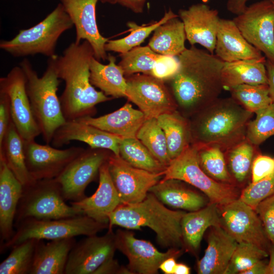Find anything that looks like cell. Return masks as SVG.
Returning <instances> with one entry per match:
<instances>
[{
	"label": "cell",
	"mask_w": 274,
	"mask_h": 274,
	"mask_svg": "<svg viewBox=\"0 0 274 274\" xmlns=\"http://www.w3.org/2000/svg\"><path fill=\"white\" fill-rule=\"evenodd\" d=\"M178 66L170 78L179 111L191 118L218 98L224 89V62L215 54L191 46L178 56Z\"/></svg>",
	"instance_id": "1"
},
{
	"label": "cell",
	"mask_w": 274,
	"mask_h": 274,
	"mask_svg": "<svg viewBox=\"0 0 274 274\" xmlns=\"http://www.w3.org/2000/svg\"><path fill=\"white\" fill-rule=\"evenodd\" d=\"M94 56L90 44L72 43L62 55L52 57L58 77L65 82L59 97L63 115L66 121L92 116L96 105L112 99L96 90L90 81V64Z\"/></svg>",
	"instance_id": "2"
},
{
	"label": "cell",
	"mask_w": 274,
	"mask_h": 274,
	"mask_svg": "<svg viewBox=\"0 0 274 274\" xmlns=\"http://www.w3.org/2000/svg\"><path fill=\"white\" fill-rule=\"evenodd\" d=\"M253 114L231 97L219 98L191 117V144L218 146L225 151L246 139Z\"/></svg>",
	"instance_id": "3"
},
{
	"label": "cell",
	"mask_w": 274,
	"mask_h": 274,
	"mask_svg": "<svg viewBox=\"0 0 274 274\" xmlns=\"http://www.w3.org/2000/svg\"><path fill=\"white\" fill-rule=\"evenodd\" d=\"M186 213L165 207L149 192L141 202L118 206L109 215L108 229L114 225L139 230L148 227L155 232L160 246L177 249L183 242L181 221Z\"/></svg>",
	"instance_id": "4"
},
{
	"label": "cell",
	"mask_w": 274,
	"mask_h": 274,
	"mask_svg": "<svg viewBox=\"0 0 274 274\" xmlns=\"http://www.w3.org/2000/svg\"><path fill=\"white\" fill-rule=\"evenodd\" d=\"M26 79V90L36 121L43 138L51 143L56 130L65 122L57 91L60 83L52 57L46 71L39 77L30 62L24 59L19 63Z\"/></svg>",
	"instance_id": "5"
},
{
	"label": "cell",
	"mask_w": 274,
	"mask_h": 274,
	"mask_svg": "<svg viewBox=\"0 0 274 274\" xmlns=\"http://www.w3.org/2000/svg\"><path fill=\"white\" fill-rule=\"evenodd\" d=\"M74 24L62 4L42 21L21 29L10 40H2L0 48L15 57L41 54L49 57L55 55L57 42L61 35Z\"/></svg>",
	"instance_id": "6"
},
{
	"label": "cell",
	"mask_w": 274,
	"mask_h": 274,
	"mask_svg": "<svg viewBox=\"0 0 274 274\" xmlns=\"http://www.w3.org/2000/svg\"><path fill=\"white\" fill-rule=\"evenodd\" d=\"M65 201L61 186L55 178L33 180L23 186L14 227L27 219L52 220L83 215Z\"/></svg>",
	"instance_id": "7"
},
{
	"label": "cell",
	"mask_w": 274,
	"mask_h": 274,
	"mask_svg": "<svg viewBox=\"0 0 274 274\" xmlns=\"http://www.w3.org/2000/svg\"><path fill=\"white\" fill-rule=\"evenodd\" d=\"M108 226L84 215L52 220L27 219L15 227V233L9 241L1 244V252L29 239L53 241L89 236Z\"/></svg>",
	"instance_id": "8"
},
{
	"label": "cell",
	"mask_w": 274,
	"mask_h": 274,
	"mask_svg": "<svg viewBox=\"0 0 274 274\" xmlns=\"http://www.w3.org/2000/svg\"><path fill=\"white\" fill-rule=\"evenodd\" d=\"M197 152V146L191 144L166 166L162 180L176 179L187 183L202 192L210 202L218 206L239 198L237 186L218 182L202 169Z\"/></svg>",
	"instance_id": "9"
},
{
	"label": "cell",
	"mask_w": 274,
	"mask_h": 274,
	"mask_svg": "<svg viewBox=\"0 0 274 274\" xmlns=\"http://www.w3.org/2000/svg\"><path fill=\"white\" fill-rule=\"evenodd\" d=\"M218 207L221 226L237 243L252 244L268 253L271 243L255 209L239 198Z\"/></svg>",
	"instance_id": "10"
},
{
	"label": "cell",
	"mask_w": 274,
	"mask_h": 274,
	"mask_svg": "<svg viewBox=\"0 0 274 274\" xmlns=\"http://www.w3.org/2000/svg\"><path fill=\"white\" fill-rule=\"evenodd\" d=\"M111 151L100 148L84 149L55 179L60 184L65 200L77 201L86 197L85 190L95 180Z\"/></svg>",
	"instance_id": "11"
},
{
	"label": "cell",
	"mask_w": 274,
	"mask_h": 274,
	"mask_svg": "<svg viewBox=\"0 0 274 274\" xmlns=\"http://www.w3.org/2000/svg\"><path fill=\"white\" fill-rule=\"evenodd\" d=\"M126 79V97L138 106L146 119L178 110L175 99L163 80L147 74H134Z\"/></svg>",
	"instance_id": "12"
},
{
	"label": "cell",
	"mask_w": 274,
	"mask_h": 274,
	"mask_svg": "<svg viewBox=\"0 0 274 274\" xmlns=\"http://www.w3.org/2000/svg\"><path fill=\"white\" fill-rule=\"evenodd\" d=\"M232 20L246 40L274 63V6L270 0L247 6Z\"/></svg>",
	"instance_id": "13"
},
{
	"label": "cell",
	"mask_w": 274,
	"mask_h": 274,
	"mask_svg": "<svg viewBox=\"0 0 274 274\" xmlns=\"http://www.w3.org/2000/svg\"><path fill=\"white\" fill-rule=\"evenodd\" d=\"M0 91L9 96L12 121L23 140H35L41 131L31 110L25 75L20 66L14 67L7 76L1 78Z\"/></svg>",
	"instance_id": "14"
},
{
	"label": "cell",
	"mask_w": 274,
	"mask_h": 274,
	"mask_svg": "<svg viewBox=\"0 0 274 274\" xmlns=\"http://www.w3.org/2000/svg\"><path fill=\"white\" fill-rule=\"evenodd\" d=\"M107 163L121 203L141 202L164 175V173H154L133 166L120 156H116L113 153Z\"/></svg>",
	"instance_id": "15"
},
{
	"label": "cell",
	"mask_w": 274,
	"mask_h": 274,
	"mask_svg": "<svg viewBox=\"0 0 274 274\" xmlns=\"http://www.w3.org/2000/svg\"><path fill=\"white\" fill-rule=\"evenodd\" d=\"M116 249L112 229L102 236H87L71 249L64 274H94L102 264L114 258Z\"/></svg>",
	"instance_id": "16"
},
{
	"label": "cell",
	"mask_w": 274,
	"mask_h": 274,
	"mask_svg": "<svg viewBox=\"0 0 274 274\" xmlns=\"http://www.w3.org/2000/svg\"><path fill=\"white\" fill-rule=\"evenodd\" d=\"M23 144L26 167L33 180L57 178L84 149L71 147L61 150L35 140H23Z\"/></svg>",
	"instance_id": "17"
},
{
	"label": "cell",
	"mask_w": 274,
	"mask_h": 274,
	"mask_svg": "<svg viewBox=\"0 0 274 274\" xmlns=\"http://www.w3.org/2000/svg\"><path fill=\"white\" fill-rule=\"evenodd\" d=\"M115 235L117 249L128 259L129 273H157L164 260L181 255V251L176 248L161 252L150 242L135 238L132 232L118 230Z\"/></svg>",
	"instance_id": "18"
},
{
	"label": "cell",
	"mask_w": 274,
	"mask_h": 274,
	"mask_svg": "<svg viewBox=\"0 0 274 274\" xmlns=\"http://www.w3.org/2000/svg\"><path fill=\"white\" fill-rule=\"evenodd\" d=\"M65 11L76 28L75 42L87 41L91 46L94 57L106 60L108 55L105 49L109 39L104 37L97 27L96 6L98 0H61Z\"/></svg>",
	"instance_id": "19"
},
{
	"label": "cell",
	"mask_w": 274,
	"mask_h": 274,
	"mask_svg": "<svg viewBox=\"0 0 274 274\" xmlns=\"http://www.w3.org/2000/svg\"><path fill=\"white\" fill-rule=\"evenodd\" d=\"M179 17L184 25L186 40L191 46L198 44L214 54L220 18L217 10L199 3L181 9Z\"/></svg>",
	"instance_id": "20"
},
{
	"label": "cell",
	"mask_w": 274,
	"mask_h": 274,
	"mask_svg": "<svg viewBox=\"0 0 274 274\" xmlns=\"http://www.w3.org/2000/svg\"><path fill=\"white\" fill-rule=\"evenodd\" d=\"M107 161L100 168L99 184L94 193L80 200L71 201L70 204L83 215L109 224L110 214L121 201L110 174Z\"/></svg>",
	"instance_id": "21"
},
{
	"label": "cell",
	"mask_w": 274,
	"mask_h": 274,
	"mask_svg": "<svg viewBox=\"0 0 274 274\" xmlns=\"http://www.w3.org/2000/svg\"><path fill=\"white\" fill-rule=\"evenodd\" d=\"M123 138L104 131L80 121L67 120L55 132L51 144L56 148L77 141L87 144L91 148L111 151L116 156L119 154V144Z\"/></svg>",
	"instance_id": "22"
},
{
	"label": "cell",
	"mask_w": 274,
	"mask_h": 274,
	"mask_svg": "<svg viewBox=\"0 0 274 274\" xmlns=\"http://www.w3.org/2000/svg\"><path fill=\"white\" fill-rule=\"evenodd\" d=\"M214 53L224 62L265 57L246 40L233 20L223 18L220 19Z\"/></svg>",
	"instance_id": "23"
},
{
	"label": "cell",
	"mask_w": 274,
	"mask_h": 274,
	"mask_svg": "<svg viewBox=\"0 0 274 274\" xmlns=\"http://www.w3.org/2000/svg\"><path fill=\"white\" fill-rule=\"evenodd\" d=\"M23 185L0 159V235L1 244L15 233V217Z\"/></svg>",
	"instance_id": "24"
},
{
	"label": "cell",
	"mask_w": 274,
	"mask_h": 274,
	"mask_svg": "<svg viewBox=\"0 0 274 274\" xmlns=\"http://www.w3.org/2000/svg\"><path fill=\"white\" fill-rule=\"evenodd\" d=\"M237 244L221 226L210 227L207 248L197 262V273L225 274Z\"/></svg>",
	"instance_id": "25"
},
{
	"label": "cell",
	"mask_w": 274,
	"mask_h": 274,
	"mask_svg": "<svg viewBox=\"0 0 274 274\" xmlns=\"http://www.w3.org/2000/svg\"><path fill=\"white\" fill-rule=\"evenodd\" d=\"M146 119L143 113L126 103L118 110L98 117L86 116L77 120L96 127L123 139L136 138V134Z\"/></svg>",
	"instance_id": "26"
},
{
	"label": "cell",
	"mask_w": 274,
	"mask_h": 274,
	"mask_svg": "<svg viewBox=\"0 0 274 274\" xmlns=\"http://www.w3.org/2000/svg\"><path fill=\"white\" fill-rule=\"evenodd\" d=\"M74 237L50 241L37 239L30 274H64Z\"/></svg>",
	"instance_id": "27"
},
{
	"label": "cell",
	"mask_w": 274,
	"mask_h": 274,
	"mask_svg": "<svg viewBox=\"0 0 274 274\" xmlns=\"http://www.w3.org/2000/svg\"><path fill=\"white\" fill-rule=\"evenodd\" d=\"M182 182L176 179L161 180L149 192L168 206L190 212L199 210L208 204L203 196L186 187Z\"/></svg>",
	"instance_id": "28"
},
{
	"label": "cell",
	"mask_w": 274,
	"mask_h": 274,
	"mask_svg": "<svg viewBox=\"0 0 274 274\" xmlns=\"http://www.w3.org/2000/svg\"><path fill=\"white\" fill-rule=\"evenodd\" d=\"M265 58L224 62L221 71L223 88L229 90L242 84H267Z\"/></svg>",
	"instance_id": "29"
},
{
	"label": "cell",
	"mask_w": 274,
	"mask_h": 274,
	"mask_svg": "<svg viewBox=\"0 0 274 274\" xmlns=\"http://www.w3.org/2000/svg\"><path fill=\"white\" fill-rule=\"evenodd\" d=\"M108 64H103L94 56L90 64L91 84L100 89L106 95L112 98L126 97V79L122 69L116 64V58L109 54Z\"/></svg>",
	"instance_id": "30"
},
{
	"label": "cell",
	"mask_w": 274,
	"mask_h": 274,
	"mask_svg": "<svg viewBox=\"0 0 274 274\" xmlns=\"http://www.w3.org/2000/svg\"><path fill=\"white\" fill-rule=\"evenodd\" d=\"M218 205L210 202L202 209L186 213L181 221L183 241L193 251L197 250L206 230L221 226Z\"/></svg>",
	"instance_id": "31"
},
{
	"label": "cell",
	"mask_w": 274,
	"mask_h": 274,
	"mask_svg": "<svg viewBox=\"0 0 274 274\" xmlns=\"http://www.w3.org/2000/svg\"><path fill=\"white\" fill-rule=\"evenodd\" d=\"M178 17L168 20L154 30L148 43L153 51L163 56L175 57L186 49L184 25Z\"/></svg>",
	"instance_id": "32"
},
{
	"label": "cell",
	"mask_w": 274,
	"mask_h": 274,
	"mask_svg": "<svg viewBox=\"0 0 274 274\" xmlns=\"http://www.w3.org/2000/svg\"><path fill=\"white\" fill-rule=\"evenodd\" d=\"M157 119L165 134L168 154L172 160L191 144L189 119L178 110L161 115Z\"/></svg>",
	"instance_id": "33"
},
{
	"label": "cell",
	"mask_w": 274,
	"mask_h": 274,
	"mask_svg": "<svg viewBox=\"0 0 274 274\" xmlns=\"http://www.w3.org/2000/svg\"><path fill=\"white\" fill-rule=\"evenodd\" d=\"M0 159L23 186L33 181L25 163L23 140L12 120L0 144Z\"/></svg>",
	"instance_id": "34"
},
{
	"label": "cell",
	"mask_w": 274,
	"mask_h": 274,
	"mask_svg": "<svg viewBox=\"0 0 274 274\" xmlns=\"http://www.w3.org/2000/svg\"><path fill=\"white\" fill-rule=\"evenodd\" d=\"M259 153V146L246 138L224 151L228 171L237 186L248 180L253 160Z\"/></svg>",
	"instance_id": "35"
},
{
	"label": "cell",
	"mask_w": 274,
	"mask_h": 274,
	"mask_svg": "<svg viewBox=\"0 0 274 274\" xmlns=\"http://www.w3.org/2000/svg\"><path fill=\"white\" fill-rule=\"evenodd\" d=\"M120 56L121 59L118 64L127 77L136 73L155 77L161 64L170 57L155 52L148 46L135 47Z\"/></svg>",
	"instance_id": "36"
},
{
	"label": "cell",
	"mask_w": 274,
	"mask_h": 274,
	"mask_svg": "<svg viewBox=\"0 0 274 274\" xmlns=\"http://www.w3.org/2000/svg\"><path fill=\"white\" fill-rule=\"evenodd\" d=\"M119 154L133 166L152 173H164L166 167L136 138L122 139L119 144Z\"/></svg>",
	"instance_id": "37"
},
{
	"label": "cell",
	"mask_w": 274,
	"mask_h": 274,
	"mask_svg": "<svg viewBox=\"0 0 274 274\" xmlns=\"http://www.w3.org/2000/svg\"><path fill=\"white\" fill-rule=\"evenodd\" d=\"M179 17L171 10L166 12L159 21L148 24L139 25L134 22H128L127 26L130 32L127 36L117 40H109L105 45V50L124 53L139 46L161 24L168 20Z\"/></svg>",
	"instance_id": "38"
},
{
	"label": "cell",
	"mask_w": 274,
	"mask_h": 274,
	"mask_svg": "<svg viewBox=\"0 0 274 274\" xmlns=\"http://www.w3.org/2000/svg\"><path fill=\"white\" fill-rule=\"evenodd\" d=\"M196 145L198 162L202 169L218 182L236 186L228 171L224 151L218 146Z\"/></svg>",
	"instance_id": "39"
},
{
	"label": "cell",
	"mask_w": 274,
	"mask_h": 274,
	"mask_svg": "<svg viewBox=\"0 0 274 274\" xmlns=\"http://www.w3.org/2000/svg\"><path fill=\"white\" fill-rule=\"evenodd\" d=\"M136 138L161 164L167 166L172 161L165 134L157 119H146L139 129Z\"/></svg>",
	"instance_id": "40"
},
{
	"label": "cell",
	"mask_w": 274,
	"mask_h": 274,
	"mask_svg": "<svg viewBox=\"0 0 274 274\" xmlns=\"http://www.w3.org/2000/svg\"><path fill=\"white\" fill-rule=\"evenodd\" d=\"M229 90L234 100L253 113L273 102L268 84H242L233 87Z\"/></svg>",
	"instance_id": "41"
},
{
	"label": "cell",
	"mask_w": 274,
	"mask_h": 274,
	"mask_svg": "<svg viewBox=\"0 0 274 274\" xmlns=\"http://www.w3.org/2000/svg\"><path fill=\"white\" fill-rule=\"evenodd\" d=\"M37 241L29 239L13 247L0 264V274H30Z\"/></svg>",
	"instance_id": "42"
},
{
	"label": "cell",
	"mask_w": 274,
	"mask_h": 274,
	"mask_svg": "<svg viewBox=\"0 0 274 274\" xmlns=\"http://www.w3.org/2000/svg\"><path fill=\"white\" fill-rule=\"evenodd\" d=\"M255 114V118L247 125L246 138L253 145L259 146L274 135V102Z\"/></svg>",
	"instance_id": "43"
},
{
	"label": "cell",
	"mask_w": 274,
	"mask_h": 274,
	"mask_svg": "<svg viewBox=\"0 0 274 274\" xmlns=\"http://www.w3.org/2000/svg\"><path fill=\"white\" fill-rule=\"evenodd\" d=\"M268 256L267 252L253 244L238 243L225 274H241L259 260Z\"/></svg>",
	"instance_id": "44"
},
{
	"label": "cell",
	"mask_w": 274,
	"mask_h": 274,
	"mask_svg": "<svg viewBox=\"0 0 274 274\" xmlns=\"http://www.w3.org/2000/svg\"><path fill=\"white\" fill-rule=\"evenodd\" d=\"M274 193V171L256 183H250L240 193L239 198L255 209L262 200Z\"/></svg>",
	"instance_id": "45"
},
{
	"label": "cell",
	"mask_w": 274,
	"mask_h": 274,
	"mask_svg": "<svg viewBox=\"0 0 274 274\" xmlns=\"http://www.w3.org/2000/svg\"><path fill=\"white\" fill-rule=\"evenodd\" d=\"M255 210L269 241L274 243V193L260 202Z\"/></svg>",
	"instance_id": "46"
},
{
	"label": "cell",
	"mask_w": 274,
	"mask_h": 274,
	"mask_svg": "<svg viewBox=\"0 0 274 274\" xmlns=\"http://www.w3.org/2000/svg\"><path fill=\"white\" fill-rule=\"evenodd\" d=\"M274 171V157L258 153L255 157L251 169V182L256 183Z\"/></svg>",
	"instance_id": "47"
},
{
	"label": "cell",
	"mask_w": 274,
	"mask_h": 274,
	"mask_svg": "<svg viewBox=\"0 0 274 274\" xmlns=\"http://www.w3.org/2000/svg\"><path fill=\"white\" fill-rule=\"evenodd\" d=\"M11 120L9 96L6 93L0 91V144L3 142Z\"/></svg>",
	"instance_id": "48"
},
{
	"label": "cell",
	"mask_w": 274,
	"mask_h": 274,
	"mask_svg": "<svg viewBox=\"0 0 274 274\" xmlns=\"http://www.w3.org/2000/svg\"><path fill=\"white\" fill-rule=\"evenodd\" d=\"M125 272L129 273L127 268L124 269L121 267L117 260L113 258L102 264L94 274L124 273Z\"/></svg>",
	"instance_id": "49"
},
{
	"label": "cell",
	"mask_w": 274,
	"mask_h": 274,
	"mask_svg": "<svg viewBox=\"0 0 274 274\" xmlns=\"http://www.w3.org/2000/svg\"><path fill=\"white\" fill-rule=\"evenodd\" d=\"M250 0H227L226 8L230 12L236 15L245 11L247 6L246 3Z\"/></svg>",
	"instance_id": "50"
},
{
	"label": "cell",
	"mask_w": 274,
	"mask_h": 274,
	"mask_svg": "<svg viewBox=\"0 0 274 274\" xmlns=\"http://www.w3.org/2000/svg\"><path fill=\"white\" fill-rule=\"evenodd\" d=\"M146 0H118L117 3L136 13H142Z\"/></svg>",
	"instance_id": "51"
},
{
	"label": "cell",
	"mask_w": 274,
	"mask_h": 274,
	"mask_svg": "<svg viewBox=\"0 0 274 274\" xmlns=\"http://www.w3.org/2000/svg\"><path fill=\"white\" fill-rule=\"evenodd\" d=\"M269 95L274 102V63L266 59L265 63Z\"/></svg>",
	"instance_id": "52"
},
{
	"label": "cell",
	"mask_w": 274,
	"mask_h": 274,
	"mask_svg": "<svg viewBox=\"0 0 274 274\" xmlns=\"http://www.w3.org/2000/svg\"><path fill=\"white\" fill-rule=\"evenodd\" d=\"M268 261L261 259L241 274H266Z\"/></svg>",
	"instance_id": "53"
},
{
	"label": "cell",
	"mask_w": 274,
	"mask_h": 274,
	"mask_svg": "<svg viewBox=\"0 0 274 274\" xmlns=\"http://www.w3.org/2000/svg\"><path fill=\"white\" fill-rule=\"evenodd\" d=\"M176 258L172 256L164 260L160 264L159 269L165 274H174L177 264Z\"/></svg>",
	"instance_id": "54"
},
{
	"label": "cell",
	"mask_w": 274,
	"mask_h": 274,
	"mask_svg": "<svg viewBox=\"0 0 274 274\" xmlns=\"http://www.w3.org/2000/svg\"><path fill=\"white\" fill-rule=\"evenodd\" d=\"M268 261L266 274H274V243H271L268 249Z\"/></svg>",
	"instance_id": "55"
},
{
	"label": "cell",
	"mask_w": 274,
	"mask_h": 274,
	"mask_svg": "<svg viewBox=\"0 0 274 274\" xmlns=\"http://www.w3.org/2000/svg\"><path fill=\"white\" fill-rule=\"evenodd\" d=\"M190 268L187 265L179 263L176 264L174 274H189Z\"/></svg>",
	"instance_id": "56"
},
{
	"label": "cell",
	"mask_w": 274,
	"mask_h": 274,
	"mask_svg": "<svg viewBox=\"0 0 274 274\" xmlns=\"http://www.w3.org/2000/svg\"><path fill=\"white\" fill-rule=\"evenodd\" d=\"M102 3H109L111 4H115L117 3L118 0H100Z\"/></svg>",
	"instance_id": "57"
},
{
	"label": "cell",
	"mask_w": 274,
	"mask_h": 274,
	"mask_svg": "<svg viewBox=\"0 0 274 274\" xmlns=\"http://www.w3.org/2000/svg\"><path fill=\"white\" fill-rule=\"evenodd\" d=\"M270 1L271 2V3H272L273 6H274V0H270Z\"/></svg>",
	"instance_id": "58"
}]
</instances>
